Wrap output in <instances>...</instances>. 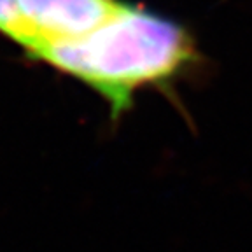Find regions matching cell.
Listing matches in <instances>:
<instances>
[{"label": "cell", "instance_id": "7a4b0ae2", "mask_svg": "<svg viewBox=\"0 0 252 252\" xmlns=\"http://www.w3.org/2000/svg\"><path fill=\"white\" fill-rule=\"evenodd\" d=\"M125 0H12L0 35L23 47L28 58L55 44L74 42L112 20Z\"/></svg>", "mask_w": 252, "mask_h": 252}, {"label": "cell", "instance_id": "6da1fadb", "mask_svg": "<svg viewBox=\"0 0 252 252\" xmlns=\"http://www.w3.org/2000/svg\"><path fill=\"white\" fill-rule=\"evenodd\" d=\"M72 75L98 93L118 119L146 86L168 88L193 72L201 55L193 33L179 21L125 2L123 9L90 35L47 46L32 56Z\"/></svg>", "mask_w": 252, "mask_h": 252}]
</instances>
